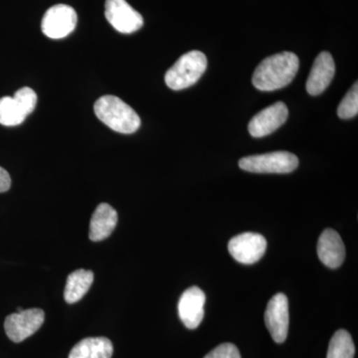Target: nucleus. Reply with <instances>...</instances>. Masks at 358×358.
I'll list each match as a JSON object with an SVG mask.
<instances>
[{"instance_id": "obj_1", "label": "nucleus", "mask_w": 358, "mask_h": 358, "mask_svg": "<svg viewBox=\"0 0 358 358\" xmlns=\"http://www.w3.org/2000/svg\"><path fill=\"white\" fill-rule=\"evenodd\" d=\"M300 68L298 56L292 52H282L264 59L256 68L252 83L264 92L275 91L288 86Z\"/></svg>"}, {"instance_id": "obj_2", "label": "nucleus", "mask_w": 358, "mask_h": 358, "mask_svg": "<svg viewBox=\"0 0 358 358\" xmlns=\"http://www.w3.org/2000/svg\"><path fill=\"white\" fill-rule=\"evenodd\" d=\"M94 110L101 122L117 133L134 134L140 129V115L117 96H101L95 103Z\"/></svg>"}, {"instance_id": "obj_3", "label": "nucleus", "mask_w": 358, "mask_h": 358, "mask_svg": "<svg viewBox=\"0 0 358 358\" xmlns=\"http://www.w3.org/2000/svg\"><path fill=\"white\" fill-rule=\"evenodd\" d=\"M206 68L207 58L204 53L196 50L188 52L167 71L164 77L166 84L174 91L189 88L199 81Z\"/></svg>"}, {"instance_id": "obj_4", "label": "nucleus", "mask_w": 358, "mask_h": 358, "mask_svg": "<svg viewBox=\"0 0 358 358\" xmlns=\"http://www.w3.org/2000/svg\"><path fill=\"white\" fill-rule=\"evenodd\" d=\"M298 166V157L289 152L251 155L239 160L240 169L253 173H289Z\"/></svg>"}, {"instance_id": "obj_5", "label": "nucleus", "mask_w": 358, "mask_h": 358, "mask_svg": "<svg viewBox=\"0 0 358 358\" xmlns=\"http://www.w3.org/2000/svg\"><path fill=\"white\" fill-rule=\"evenodd\" d=\"M45 313L41 308H29L9 315L4 322L6 336L13 343H20L36 333L42 327Z\"/></svg>"}, {"instance_id": "obj_6", "label": "nucleus", "mask_w": 358, "mask_h": 358, "mask_svg": "<svg viewBox=\"0 0 358 358\" xmlns=\"http://www.w3.org/2000/svg\"><path fill=\"white\" fill-rule=\"evenodd\" d=\"M78 16L73 7L57 4L50 7L44 14L41 29L51 39H62L74 31Z\"/></svg>"}, {"instance_id": "obj_7", "label": "nucleus", "mask_w": 358, "mask_h": 358, "mask_svg": "<svg viewBox=\"0 0 358 358\" xmlns=\"http://www.w3.org/2000/svg\"><path fill=\"white\" fill-rule=\"evenodd\" d=\"M228 250L238 262L251 265L262 258L267 250V241L258 233H243L230 240Z\"/></svg>"}, {"instance_id": "obj_8", "label": "nucleus", "mask_w": 358, "mask_h": 358, "mask_svg": "<svg viewBox=\"0 0 358 358\" xmlns=\"http://www.w3.org/2000/svg\"><path fill=\"white\" fill-rule=\"evenodd\" d=\"M105 15L110 24L124 34L138 31L143 25V16L134 10L126 0H107Z\"/></svg>"}, {"instance_id": "obj_9", "label": "nucleus", "mask_w": 358, "mask_h": 358, "mask_svg": "<svg viewBox=\"0 0 358 358\" xmlns=\"http://www.w3.org/2000/svg\"><path fill=\"white\" fill-rule=\"evenodd\" d=\"M289 301L286 294H275L268 301L265 313V324L277 343L286 341L289 331Z\"/></svg>"}, {"instance_id": "obj_10", "label": "nucleus", "mask_w": 358, "mask_h": 358, "mask_svg": "<svg viewBox=\"0 0 358 358\" xmlns=\"http://www.w3.org/2000/svg\"><path fill=\"white\" fill-rule=\"evenodd\" d=\"M288 117V107L284 103H273L252 117L248 126L249 133L254 138H264L277 131Z\"/></svg>"}, {"instance_id": "obj_11", "label": "nucleus", "mask_w": 358, "mask_h": 358, "mask_svg": "<svg viewBox=\"0 0 358 358\" xmlns=\"http://www.w3.org/2000/svg\"><path fill=\"white\" fill-rule=\"evenodd\" d=\"M205 301V294L199 287H192L181 294L178 301V315L187 329H197L201 324Z\"/></svg>"}, {"instance_id": "obj_12", "label": "nucleus", "mask_w": 358, "mask_h": 358, "mask_svg": "<svg viewBox=\"0 0 358 358\" xmlns=\"http://www.w3.org/2000/svg\"><path fill=\"white\" fill-rule=\"evenodd\" d=\"M336 64L329 52H322L313 62L306 89L310 95H320L333 81Z\"/></svg>"}, {"instance_id": "obj_13", "label": "nucleus", "mask_w": 358, "mask_h": 358, "mask_svg": "<svg viewBox=\"0 0 358 358\" xmlns=\"http://www.w3.org/2000/svg\"><path fill=\"white\" fill-rule=\"evenodd\" d=\"M317 255L327 268L341 267L345 258V248L341 235L334 229L322 233L317 243Z\"/></svg>"}, {"instance_id": "obj_14", "label": "nucleus", "mask_w": 358, "mask_h": 358, "mask_svg": "<svg viewBox=\"0 0 358 358\" xmlns=\"http://www.w3.org/2000/svg\"><path fill=\"white\" fill-rule=\"evenodd\" d=\"M117 223V213L110 204L96 206L90 222L89 238L94 242L102 241L112 234Z\"/></svg>"}, {"instance_id": "obj_15", "label": "nucleus", "mask_w": 358, "mask_h": 358, "mask_svg": "<svg viewBox=\"0 0 358 358\" xmlns=\"http://www.w3.org/2000/svg\"><path fill=\"white\" fill-rule=\"evenodd\" d=\"M114 346L109 338H88L82 339L71 350L69 358H110Z\"/></svg>"}, {"instance_id": "obj_16", "label": "nucleus", "mask_w": 358, "mask_h": 358, "mask_svg": "<svg viewBox=\"0 0 358 358\" xmlns=\"http://www.w3.org/2000/svg\"><path fill=\"white\" fill-rule=\"evenodd\" d=\"M94 282V273L90 270L74 271L67 278L64 299L68 303H77L87 294Z\"/></svg>"}, {"instance_id": "obj_17", "label": "nucleus", "mask_w": 358, "mask_h": 358, "mask_svg": "<svg viewBox=\"0 0 358 358\" xmlns=\"http://www.w3.org/2000/svg\"><path fill=\"white\" fill-rule=\"evenodd\" d=\"M355 355L352 336L345 329H339L329 341L327 358H353Z\"/></svg>"}, {"instance_id": "obj_18", "label": "nucleus", "mask_w": 358, "mask_h": 358, "mask_svg": "<svg viewBox=\"0 0 358 358\" xmlns=\"http://www.w3.org/2000/svg\"><path fill=\"white\" fill-rule=\"evenodd\" d=\"M27 115L13 96H3L0 99V124L6 127L20 126L25 121Z\"/></svg>"}, {"instance_id": "obj_19", "label": "nucleus", "mask_w": 358, "mask_h": 358, "mask_svg": "<svg viewBox=\"0 0 358 358\" xmlns=\"http://www.w3.org/2000/svg\"><path fill=\"white\" fill-rule=\"evenodd\" d=\"M358 114V84L353 85L343 99L338 108V115L341 119L348 120Z\"/></svg>"}, {"instance_id": "obj_20", "label": "nucleus", "mask_w": 358, "mask_h": 358, "mask_svg": "<svg viewBox=\"0 0 358 358\" xmlns=\"http://www.w3.org/2000/svg\"><path fill=\"white\" fill-rule=\"evenodd\" d=\"M13 98L15 99L16 102L20 106L21 109L26 115L31 114L33 110H35L37 103V95L34 90L29 88V87H23L15 92Z\"/></svg>"}, {"instance_id": "obj_21", "label": "nucleus", "mask_w": 358, "mask_h": 358, "mask_svg": "<svg viewBox=\"0 0 358 358\" xmlns=\"http://www.w3.org/2000/svg\"><path fill=\"white\" fill-rule=\"evenodd\" d=\"M204 358H241L237 346L226 343L211 350Z\"/></svg>"}, {"instance_id": "obj_22", "label": "nucleus", "mask_w": 358, "mask_h": 358, "mask_svg": "<svg viewBox=\"0 0 358 358\" xmlns=\"http://www.w3.org/2000/svg\"><path fill=\"white\" fill-rule=\"evenodd\" d=\"M10 186V176L3 167L0 166V193L8 192Z\"/></svg>"}]
</instances>
